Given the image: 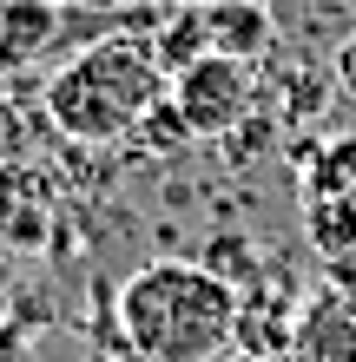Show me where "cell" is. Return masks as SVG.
Masks as SVG:
<instances>
[{"label": "cell", "instance_id": "cell-1", "mask_svg": "<svg viewBox=\"0 0 356 362\" xmlns=\"http://www.w3.org/2000/svg\"><path fill=\"white\" fill-rule=\"evenodd\" d=\"M238 284L212 264L159 257L125 276L119 290V336L139 362H218L238 343Z\"/></svg>", "mask_w": 356, "mask_h": 362}, {"label": "cell", "instance_id": "cell-2", "mask_svg": "<svg viewBox=\"0 0 356 362\" xmlns=\"http://www.w3.org/2000/svg\"><path fill=\"white\" fill-rule=\"evenodd\" d=\"M165 79L172 73L159 66L152 40H93L47 79V119L79 145H113L139 132V119L165 99Z\"/></svg>", "mask_w": 356, "mask_h": 362}, {"label": "cell", "instance_id": "cell-3", "mask_svg": "<svg viewBox=\"0 0 356 362\" xmlns=\"http://www.w3.org/2000/svg\"><path fill=\"white\" fill-rule=\"evenodd\" d=\"M172 105L185 112L192 139H224L251 119V73L244 59H224V53H205L192 59L185 73H172Z\"/></svg>", "mask_w": 356, "mask_h": 362}, {"label": "cell", "instance_id": "cell-4", "mask_svg": "<svg viewBox=\"0 0 356 362\" xmlns=\"http://www.w3.org/2000/svg\"><path fill=\"white\" fill-rule=\"evenodd\" d=\"M290 362H356V296L310 290L290 323Z\"/></svg>", "mask_w": 356, "mask_h": 362}, {"label": "cell", "instance_id": "cell-5", "mask_svg": "<svg viewBox=\"0 0 356 362\" xmlns=\"http://www.w3.org/2000/svg\"><path fill=\"white\" fill-rule=\"evenodd\" d=\"M205 33H212V53L251 66V59L270 47V7L264 0H212V7H205Z\"/></svg>", "mask_w": 356, "mask_h": 362}, {"label": "cell", "instance_id": "cell-6", "mask_svg": "<svg viewBox=\"0 0 356 362\" xmlns=\"http://www.w3.org/2000/svg\"><path fill=\"white\" fill-rule=\"evenodd\" d=\"M304 238L317 257L343 264L356 257V191H323V198H304Z\"/></svg>", "mask_w": 356, "mask_h": 362}, {"label": "cell", "instance_id": "cell-7", "mask_svg": "<svg viewBox=\"0 0 356 362\" xmlns=\"http://www.w3.org/2000/svg\"><path fill=\"white\" fill-rule=\"evenodd\" d=\"M152 53H159V66H165V73H185L192 59H205V53H212V33H205V7H185V13H172V20L159 27Z\"/></svg>", "mask_w": 356, "mask_h": 362}, {"label": "cell", "instance_id": "cell-8", "mask_svg": "<svg viewBox=\"0 0 356 362\" xmlns=\"http://www.w3.org/2000/svg\"><path fill=\"white\" fill-rule=\"evenodd\" d=\"M323 191H356V132L330 139L317 152V165L304 172V198H323Z\"/></svg>", "mask_w": 356, "mask_h": 362}, {"label": "cell", "instance_id": "cell-9", "mask_svg": "<svg viewBox=\"0 0 356 362\" xmlns=\"http://www.w3.org/2000/svg\"><path fill=\"white\" fill-rule=\"evenodd\" d=\"M337 86H343V93L356 99V33H350L343 47H337Z\"/></svg>", "mask_w": 356, "mask_h": 362}, {"label": "cell", "instance_id": "cell-10", "mask_svg": "<svg viewBox=\"0 0 356 362\" xmlns=\"http://www.w3.org/2000/svg\"><path fill=\"white\" fill-rule=\"evenodd\" d=\"M238 362H290V356H238Z\"/></svg>", "mask_w": 356, "mask_h": 362}, {"label": "cell", "instance_id": "cell-11", "mask_svg": "<svg viewBox=\"0 0 356 362\" xmlns=\"http://www.w3.org/2000/svg\"><path fill=\"white\" fill-rule=\"evenodd\" d=\"M192 7H212V0H192Z\"/></svg>", "mask_w": 356, "mask_h": 362}]
</instances>
